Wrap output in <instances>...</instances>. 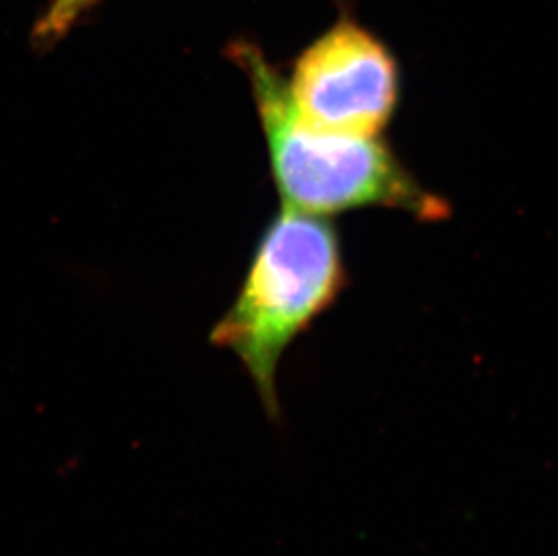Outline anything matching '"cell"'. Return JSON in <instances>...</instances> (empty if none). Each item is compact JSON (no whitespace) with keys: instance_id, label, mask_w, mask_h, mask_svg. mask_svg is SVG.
Instances as JSON below:
<instances>
[{"instance_id":"cell-3","label":"cell","mask_w":558,"mask_h":556,"mask_svg":"<svg viewBox=\"0 0 558 556\" xmlns=\"http://www.w3.org/2000/svg\"><path fill=\"white\" fill-rule=\"evenodd\" d=\"M284 80L296 114L324 131L381 137L400 107L398 58L349 15L307 44Z\"/></svg>"},{"instance_id":"cell-1","label":"cell","mask_w":558,"mask_h":556,"mask_svg":"<svg viewBox=\"0 0 558 556\" xmlns=\"http://www.w3.org/2000/svg\"><path fill=\"white\" fill-rule=\"evenodd\" d=\"M228 57L248 76L282 206L320 217L364 208H390L430 222L450 216L447 201L428 192L384 137L349 136L302 120L284 74L258 46L239 40Z\"/></svg>"},{"instance_id":"cell-2","label":"cell","mask_w":558,"mask_h":556,"mask_svg":"<svg viewBox=\"0 0 558 556\" xmlns=\"http://www.w3.org/2000/svg\"><path fill=\"white\" fill-rule=\"evenodd\" d=\"M329 217L280 206L264 228L238 297L211 331L248 371L264 409L279 412L277 368L348 283L342 242Z\"/></svg>"},{"instance_id":"cell-4","label":"cell","mask_w":558,"mask_h":556,"mask_svg":"<svg viewBox=\"0 0 558 556\" xmlns=\"http://www.w3.org/2000/svg\"><path fill=\"white\" fill-rule=\"evenodd\" d=\"M98 2L101 0H51L33 26L35 43L40 46L59 43Z\"/></svg>"}]
</instances>
